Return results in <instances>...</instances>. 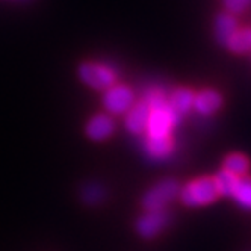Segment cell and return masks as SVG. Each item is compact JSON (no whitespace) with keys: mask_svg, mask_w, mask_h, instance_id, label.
<instances>
[{"mask_svg":"<svg viewBox=\"0 0 251 251\" xmlns=\"http://www.w3.org/2000/svg\"><path fill=\"white\" fill-rule=\"evenodd\" d=\"M178 195H180L182 203L189 207L206 206L209 203H213L220 197L213 177L195 178V180L189 182L186 186L178 191Z\"/></svg>","mask_w":251,"mask_h":251,"instance_id":"cell-1","label":"cell"},{"mask_svg":"<svg viewBox=\"0 0 251 251\" xmlns=\"http://www.w3.org/2000/svg\"><path fill=\"white\" fill-rule=\"evenodd\" d=\"M180 186L174 178H165L150 188L142 197V207L146 210H162L178 195Z\"/></svg>","mask_w":251,"mask_h":251,"instance_id":"cell-2","label":"cell"},{"mask_svg":"<svg viewBox=\"0 0 251 251\" xmlns=\"http://www.w3.org/2000/svg\"><path fill=\"white\" fill-rule=\"evenodd\" d=\"M79 77L85 85L91 86L93 89H107L115 85L117 73L109 65L83 62L79 67Z\"/></svg>","mask_w":251,"mask_h":251,"instance_id":"cell-3","label":"cell"},{"mask_svg":"<svg viewBox=\"0 0 251 251\" xmlns=\"http://www.w3.org/2000/svg\"><path fill=\"white\" fill-rule=\"evenodd\" d=\"M135 104V93L127 85H112L103 96V106L107 112L123 115Z\"/></svg>","mask_w":251,"mask_h":251,"instance_id":"cell-4","label":"cell"},{"mask_svg":"<svg viewBox=\"0 0 251 251\" xmlns=\"http://www.w3.org/2000/svg\"><path fill=\"white\" fill-rule=\"evenodd\" d=\"M178 121L180 118L165 104L150 112L146 133L149 136H170Z\"/></svg>","mask_w":251,"mask_h":251,"instance_id":"cell-5","label":"cell"},{"mask_svg":"<svg viewBox=\"0 0 251 251\" xmlns=\"http://www.w3.org/2000/svg\"><path fill=\"white\" fill-rule=\"evenodd\" d=\"M170 223V213L162 210H147L136 223L138 233L146 239H151L157 236Z\"/></svg>","mask_w":251,"mask_h":251,"instance_id":"cell-6","label":"cell"},{"mask_svg":"<svg viewBox=\"0 0 251 251\" xmlns=\"http://www.w3.org/2000/svg\"><path fill=\"white\" fill-rule=\"evenodd\" d=\"M150 107L144 101L135 103L130 109L126 112V127L133 135L146 133L147 123L150 117Z\"/></svg>","mask_w":251,"mask_h":251,"instance_id":"cell-7","label":"cell"},{"mask_svg":"<svg viewBox=\"0 0 251 251\" xmlns=\"http://www.w3.org/2000/svg\"><path fill=\"white\" fill-rule=\"evenodd\" d=\"M223 104L221 94L215 89H203V91L194 94V104L192 109H195L200 115L209 117L217 112Z\"/></svg>","mask_w":251,"mask_h":251,"instance_id":"cell-8","label":"cell"},{"mask_svg":"<svg viewBox=\"0 0 251 251\" xmlns=\"http://www.w3.org/2000/svg\"><path fill=\"white\" fill-rule=\"evenodd\" d=\"M115 130L114 120L106 114H97L86 124V135L93 141H104Z\"/></svg>","mask_w":251,"mask_h":251,"instance_id":"cell-9","label":"cell"},{"mask_svg":"<svg viewBox=\"0 0 251 251\" xmlns=\"http://www.w3.org/2000/svg\"><path fill=\"white\" fill-rule=\"evenodd\" d=\"M174 149V142L171 136H146L144 139V151L153 160L167 159Z\"/></svg>","mask_w":251,"mask_h":251,"instance_id":"cell-10","label":"cell"},{"mask_svg":"<svg viewBox=\"0 0 251 251\" xmlns=\"http://www.w3.org/2000/svg\"><path fill=\"white\" fill-rule=\"evenodd\" d=\"M192 104H194V93L188 88L174 89L167 99V106L178 118L186 115L192 109Z\"/></svg>","mask_w":251,"mask_h":251,"instance_id":"cell-11","label":"cell"},{"mask_svg":"<svg viewBox=\"0 0 251 251\" xmlns=\"http://www.w3.org/2000/svg\"><path fill=\"white\" fill-rule=\"evenodd\" d=\"M238 30V22L230 12L220 14L215 20V37L221 44H227L228 40Z\"/></svg>","mask_w":251,"mask_h":251,"instance_id":"cell-12","label":"cell"},{"mask_svg":"<svg viewBox=\"0 0 251 251\" xmlns=\"http://www.w3.org/2000/svg\"><path fill=\"white\" fill-rule=\"evenodd\" d=\"M248 168H250L248 159H247V156H244L241 153H231L224 159L223 170L233 176H236V177H244L247 174Z\"/></svg>","mask_w":251,"mask_h":251,"instance_id":"cell-13","label":"cell"},{"mask_svg":"<svg viewBox=\"0 0 251 251\" xmlns=\"http://www.w3.org/2000/svg\"><path fill=\"white\" fill-rule=\"evenodd\" d=\"M213 182H215V186H217L220 195L231 197L233 192H235V188H236L238 182H239V177L233 176V174L223 170L213 177Z\"/></svg>","mask_w":251,"mask_h":251,"instance_id":"cell-14","label":"cell"},{"mask_svg":"<svg viewBox=\"0 0 251 251\" xmlns=\"http://www.w3.org/2000/svg\"><path fill=\"white\" fill-rule=\"evenodd\" d=\"M226 46L235 53H247L251 50V29H238Z\"/></svg>","mask_w":251,"mask_h":251,"instance_id":"cell-15","label":"cell"},{"mask_svg":"<svg viewBox=\"0 0 251 251\" xmlns=\"http://www.w3.org/2000/svg\"><path fill=\"white\" fill-rule=\"evenodd\" d=\"M233 199H235L242 207L251 210V178L250 177H239V182L233 192Z\"/></svg>","mask_w":251,"mask_h":251,"instance_id":"cell-16","label":"cell"},{"mask_svg":"<svg viewBox=\"0 0 251 251\" xmlns=\"http://www.w3.org/2000/svg\"><path fill=\"white\" fill-rule=\"evenodd\" d=\"M167 94L164 93V89L160 88H149L146 94H144V99H142V101H144L149 107L150 111L153 109H157V107H162L167 104Z\"/></svg>","mask_w":251,"mask_h":251,"instance_id":"cell-17","label":"cell"},{"mask_svg":"<svg viewBox=\"0 0 251 251\" xmlns=\"http://www.w3.org/2000/svg\"><path fill=\"white\" fill-rule=\"evenodd\" d=\"M103 197H104V191L99 185H88L82 191V199H83V201L86 204H91V206L99 204L103 200Z\"/></svg>","mask_w":251,"mask_h":251,"instance_id":"cell-18","label":"cell"},{"mask_svg":"<svg viewBox=\"0 0 251 251\" xmlns=\"http://www.w3.org/2000/svg\"><path fill=\"white\" fill-rule=\"evenodd\" d=\"M230 14H241L251 6V0H223Z\"/></svg>","mask_w":251,"mask_h":251,"instance_id":"cell-19","label":"cell"}]
</instances>
